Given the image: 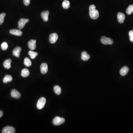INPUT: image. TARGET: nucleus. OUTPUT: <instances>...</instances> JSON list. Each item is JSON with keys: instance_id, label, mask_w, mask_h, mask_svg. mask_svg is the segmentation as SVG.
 Returning a JSON list of instances; mask_svg holds the SVG:
<instances>
[{"instance_id": "4468645a", "label": "nucleus", "mask_w": 133, "mask_h": 133, "mask_svg": "<svg viewBox=\"0 0 133 133\" xmlns=\"http://www.w3.org/2000/svg\"><path fill=\"white\" fill-rule=\"evenodd\" d=\"M21 51V47H17L14 49L13 51V55L16 57H20V53Z\"/></svg>"}, {"instance_id": "4be33fe9", "label": "nucleus", "mask_w": 133, "mask_h": 133, "mask_svg": "<svg viewBox=\"0 0 133 133\" xmlns=\"http://www.w3.org/2000/svg\"><path fill=\"white\" fill-rule=\"evenodd\" d=\"M62 5L64 9H69L70 6V2L67 0H65L63 2Z\"/></svg>"}, {"instance_id": "f3484780", "label": "nucleus", "mask_w": 133, "mask_h": 133, "mask_svg": "<svg viewBox=\"0 0 133 133\" xmlns=\"http://www.w3.org/2000/svg\"><path fill=\"white\" fill-rule=\"evenodd\" d=\"M90 58V56L86 51H83L81 53V58L84 61L89 60Z\"/></svg>"}, {"instance_id": "bb28decb", "label": "nucleus", "mask_w": 133, "mask_h": 133, "mask_svg": "<svg viewBox=\"0 0 133 133\" xmlns=\"http://www.w3.org/2000/svg\"><path fill=\"white\" fill-rule=\"evenodd\" d=\"M130 41L133 43V30H131L129 33Z\"/></svg>"}, {"instance_id": "0eeeda50", "label": "nucleus", "mask_w": 133, "mask_h": 133, "mask_svg": "<svg viewBox=\"0 0 133 133\" xmlns=\"http://www.w3.org/2000/svg\"><path fill=\"white\" fill-rule=\"evenodd\" d=\"M2 132L3 133H14L16 132V131L13 127L7 126L3 129Z\"/></svg>"}, {"instance_id": "cd10ccee", "label": "nucleus", "mask_w": 133, "mask_h": 133, "mask_svg": "<svg viewBox=\"0 0 133 133\" xmlns=\"http://www.w3.org/2000/svg\"><path fill=\"white\" fill-rule=\"evenodd\" d=\"M30 0H23V3L25 6H27L30 3Z\"/></svg>"}, {"instance_id": "9d476101", "label": "nucleus", "mask_w": 133, "mask_h": 133, "mask_svg": "<svg viewBox=\"0 0 133 133\" xmlns=\"http://www.w3.org/2000/svg\"><path fill=\"white\" fill-rule=\"evenodd\" d=\"M11 96L12 98L19 99L21 97V94L16 89H13L11 93Z\"/></svg>"}, {"instance_id": "c85d7f7f", "label": "nucleus", "mask_w": 133, "mask_h": 133, "mask_svg": "<svg viewBox=\"0 0 133 133\" xmlns=\"http://www.w3.org/2000/svg\"><path fill=\"white\" fill-rule=\"evenodd\" d=\"M96 7L94 5H91L89 7V11H93L95 9Z\"/></svg>"}, {"instance_id": "5701e85b", "label": "nucleus", "mask_w": 133, "mask_h": 133, "mask_svg": "<svg viewBox=\"0 0 133 133\" xmlns=\"http://www.w3.org/2000/svg\"><path fill=\"white\" fill-rule=\"evenodd\" d=\"M24 64L27 67H30L32 65L31 61L28 58H25L24 59Z\"/></svg>"}, {"instance_id": "ddd939ff", "label": "nucleus", "mask_w": 133, "mask_h": 133, "mask_svg": "<svg viewBox=\"0 0 133 133\" xmlns=\"http://www.w3.org/2000/svg\"><path fill=\"white\" fill-rule=\"evenodd\" d=\"M10 33L16 36H21L22 32L21 30L18 29H12L10 30Z\"/></svg>"}, {"instance_id": "7ed1b4c3", "label": "nucleus", "mask_w": 133, "mask_h": 133, "mask_svg": "<svg viewBox=\"0 0 133 133\" xmlns=\"http://www.w3.org/2000/svg\"><path fill=\"white\" fill-rule=\"evenodd\" d=\"M101 41L104 45H111L113 43V40L111 38H107L105 36H102L101 38Z\"/></svg>"}, {"instance_id": "1a4fd4ad", "label": "nucleus", "mask_w": 133, "mask_h": 133, "mask_svg": "<svg viewBox=\"0 0 133 133\" xmlns=\"http://www.w3.org/2000/svg\"><path fill=\"white\" fill-rule=\"evenodd\" d=\"M36 40H30L28 42L29 48L31 50H34L36 48Z\"/></svg>"}, {"instance_id": "39448f33", "label": "nucleus", "mask_w": 133, "mask_h": 133, "mask_svg": "<svg viewBox=\"0 0 133 133\" xmlns=\"http://www.w3.org/2000/svg\"><path fill=\"white\" fill-rule=\"evenodd\" d=\"M29 21V19L22 18L20 19L18 22V28L20 29H22L24 28L25 24L28 22Z\"/></svg>"}, {"instance_id": "a211bd4d", "label": "nucleus", "mask_w": 133, "mask_h": 133, "mask_svg": "<svg viewBox=\"0 0 133 133\" xmlns=\"http://www.w3.org/2000/svg\"><path fill=\"white\" fill-rule=\"evenodd\" d=\"M13 80V78L11 75H7L5 76L3 80V82L5 84H6L8 82H10Z\"/></svg>"}, {"instance_id": "f8f14e48", "label": "nucleus", "mask_w": 133, "mask_h": 133, "mask_svg": "<svg viewBox=\"0 0 133 133\" xmlns=\"http://www.w3.org/2000/svg\"><path fill=\"white\" fill-rule=\"evenodd\" d=\"M125 18V15L123 13L119 12L117 14V19L120 23H122L124 22Z\"/></svg>"}, {"instance_id": "dca6fc26", "label": "nucleus", "mask_w": 133, "mask_h": 133, "mask_svg": "<svg viewBox=\"0 0 133 133\" xmlns=\"http://www.w3.org/2000/svg\"><path fill=\"white\" fill-rule=\"evenodd\" d=\"M12 60L11 59H9L5 61L3 63V65L4 68L6 69H9L11 68V63Z\"/></svg>"}, {"instance_id": "9b49d317", "label": "nucleus", "mask_w": 133, "mask_h": 133, "mask_svg": "<svg viewBox=\"0 0 133 133\" xmlns=\"http://www.w3.org/2000/svg\"><path fill=\"white\" fill-rule=\"evenodd\" d=\"M49 14V12L48 11L43 12L41 13V17L44 22H47L48 21Z\"/></svg>"}, {"instance_id": "2eb2a0df", "label": "nucleus", "mask_w": 133, "mask_h": 133, "mask_svg": "<svg viewBox=\"0 0 133 133\" xmlns=\"http://www.w3.org/2000/svg\"><path fill=\"white\" fill-rule=\"evenodd\" d=\"M129 69L127 66H124L120 71V74L122 76H126L128 72Z\"/></svg>"}, {"instance_id": "c756f323", "label": "nucleus", "mask_w": 133, "mask_h": 133, "mask_svg": "<svg viewBox=\"0 0 133 133\" xmlns=\"http://www.w3.org/2000/svg\"><path fill=\"white\" fill-rule=\"evenodd\" d=\"M3 115V112L2 111H0V118H1L2 116Z\"/></svg>"}, {"instance_id": "423d86ee", "label": "nucleus", "mask_w": 133, "mask_h": 133, "mask_svg": "<svg viewBox=\"0 0 133 133\" xmlns=\"http://www.w3.org/2000/svg\"><path fill=\"white\" fill-rule=\"evenodd\" d=\"M58 38V36L56 33L51 34L50 36L49 42L51 44H54Z\"/></svg>"}, {"instance_id": "412c9836", "label": "nucleus", "mask_w": 133, "mask_h": 133, "mask_svg": "<svg viewBox=\"0 0 133 133\" xmlns=\"http://www.w3.org/2000/svg\"><path fill=\"white\" fill-rule=\"evenodd\" d=\"M28 54L29 55L30 58L32 59H34V58H36L38 54L36 52H34L33 51L30 50V51H29V52H28Z\"/></svg>"}, {"instance_id": "20e7f679", "label": "nucleus", "mask_w": 133, "mask_h": 133, "mask_svg": "<svg viewBox=\"0 0 133 133\" xmlns=\"http://www.w3.org/2000/svg\"><path fill=\"white\" fill-rule=\"evenodd\" d=\"M89 16L93 19H96L99 16V12L97 10L94 9L93 11H89Z\"/></svg>"}, {"instance_id": "6ab92c4d", "label": "nucleus", "mask_w": 133, "mask_h": 133, "mask_svg": "<svg viewBox=\"0 0 133 133\" xmlns=\"http://www.w3.org/2000/svg\"><path fill=\"white\" fill-rule=\"evenodd\" d=\"M29 74V71L27 69H24L22 70L21 75L23 77H27Z\"/></svg>"}, {"instance_id": "a878e982", "label": "nucleus", "mask_w": 133, "mask_h": 133, "mask_svg": "<svg viewBox=\"0 0 133 133\" xmlns=\"http://www.w3.org/2000/svg\"><path fill=\"white\" fill-rule=\"evenodd\" d=\"M6 16L5 13H2L0 14V25H2L4 21V18Z\"/></svg>"}, {"instance_id": "f257e3e1", "label": "nucleus", "mask_w": 133, "mask_h": 133, "mask_svg": "<svg viewBox=\"0 0 133 133\" xmlns=\"http://www.w3.org/2000/svg\"><path fill=\"white\" fill-rule=\"evenodd\" d=\"M65 122V120L63 118L56 116L53 120V124L56 126H58L64 124Z\"/></svg>"}, {"instance_id": "393cba45", "label": "nucleus", "mask_w": 133, "mask_h": 133, "mask_svg": "<svg viewBox=\"0 0 133 133\" xmlns=\"http://www.w3.org/2000/svg\"><path fill=\"white\" fill-rule=\"evenodd\" d=\"M8 47V44L6 42H4L2 43L1 45V49L3 50H6Z\"/></svg>"}, {"instance_id": "f03ea898", "label": "nucleus", "mask_w": 133, "mask_h": 133, "mask_svg": "<svg viewBox=\"0 0 133 133\" xmlns=\"http://www.w3.org/2000/svg\"><path fill=\"white\" fill-rule=\"evenodd\" d=\"M46 99L44 97H42L38 101L37 107L38 109H41L44 108L46 103Z\"/></svg>"}, {"instance_id": "6e6552de", "label": "nucleus", "mask_w": 133, "mask_h": 133, "mask_svg": "<svg viewBox=\"0 0 133 133\" xmlns=\"http://www.w3.org/2000/svg\"><path fill=\"white\" fill-rule=\"evenodd\" d=\"M41 72L42 74H46L48 71V65L47 64L43 63L41 65Z\"/></svg>"}, {"instance_id": "b1692460", "label": "nucleus", "mask_w": 133, "mask_h": 133, "mask_svg": "<svg viewBox=\"0 0 133 133\" xmlns=\"http://www.w3.org/2000/svg\"><path fill=\"white\" fill-rule=\"evenodd\" d=\"M126 12L128 15H130L132 14L133 12V5H130L128 7L127 9Z\"/></svg>"}, {"instance_id": "aec40b11", "label": "nucleus", "mask_w": 133, "mask_h": 133, "mask_svg": "<svg viewBox=\"0 0 133 133\" xmlns=\"http://www.w3.org/2000/svg\"><path fill=\"white\" fill-rule=\"evenodd\" d=\"M54 91L56 94L58 95H60L61 93V88L58 85H56L54 86Z\"/></svg>"}]
</instances>
